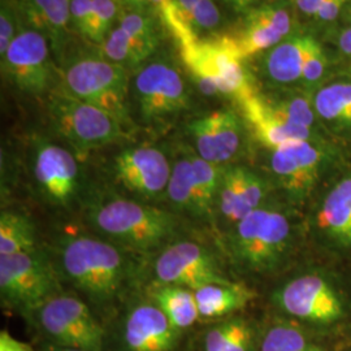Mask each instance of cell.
Instances as JSON below:
<instances>
[{
  "label": "cell",
  "instance_id": "6da1fadb",
  "mask_svg": "<svg viewBox=\"0 0 351 351\" xmlns=\"http://www.w3.org/2000/svg\"><path fill=\"white\" fill-rule=\"evenodd\" d=\"M124 249L101 237L64 236L55 245L53 264L99 316L113 314L130 278Z\"/></svg>",
  "mask_w": 351,
  "mask_h": 351
},
{
  "label": "cell",
  "instance_id": "7a4b0ae2",
  "mask_svg": "<svg viewBox=\"0 0 351 351\" xmlns=\"http://www.w3.org/2000/svg\"><path fill=\"white\" fill-rule=\"evenodd\" d=\"M86 217L101 239L137 252L164 249L178 229L175 213L123 197H107L94 202L88 207Z\"/></svg>",
  "mask_w": 351,
  "mask_h": 351
},
{
  "label": "cell",
  "instance_id": "3957f363",
  "mask_svg": "<svg viewBox=\"0 0 351 351\" xmlns=\"http://www.w3.org/2000/svg\"><path fill=\"white\" fill-rule=\"evenodd\" d=\"M293 241L294 229L288 215L264 204L233 226L226 243L230 258L242 269L269 274L285 262Z\"/></svg>",
  "mask_w": 351,
  "mask_h": 351
},
{
  "label": "cell",
  "instance_id": "277c9868",
  "mask_svg": "<svg viewBox=\"0 0 351 351\" xmlns=\"http://www.w3.org/2000/svg\"><path fill=\"white\" fill-rule=\"evenodd\" d=\"M24 316L40 341L78 350L106 351V324L80 297L60 293Z\"/></svg>",
  "mask_w": 351,
  "mask_h": 351
},
{
  "label": "cell",
  "instance_id": "5b68a950",
  "mask_svg": "<svg viewBox=\"0 0 351 351\" xmlns=\"http://www.w3.org/2000/svg\"><path fill=\"white\" fill-rule=\"evenodd\" d=\"M60 281L52 258L38 247L12 255H0L1 303L20 314H29L63 293Z\"/></svg>",
  "mask_w": 351,
  "mask_h": 351
},
{
  "label": "cell",
  "instance_id": "8992f818",
  "mask_svg": "<svg viewBox=\"0 0 351 351\" xmlns=\"http://www.w3.org/2000/svg\"><path fill=\"white\" fill-rule=\"evenodd\" d=\"M182 58L206 94L230 97L239 101L255 95L243 60L226 36L213 40L193 38L181 45Z\"/></svg>",
  "mask_w": 351,
  "mask_h": 351
},
{
  "label": "cell",
  "instance_id": "52a82bcc",
  "mask_svg": "<svg viewBox=\"0 0 351 351\" xmlns=\"http://www.w3.org/2000/svg\"><path fill=\"white\" fill-rule=\"evenodd\" d=\"M106 329V351H182L185 345V333L150 298L129 302Z\"/></svg>",
  "mask_w": 351,
  "mask_h": 351
},
{
  "label": "cell",
  "instance_id": "ba28073f",
  "mask_svg": "<svg viewBox=\"0 0 351 351\" xmlns=\"http://www.w3.org/2000/svg\"><path fill=\"white\" fill-rule=\"evenodd\" d=\"M52 125L77 154H88L123 138V121L113 113L77 99L65 91L49 101Z\"/></svg>",
  "mask_w": 351,
  "mask_h": 351
},
{
  "label": "cell",
  "instance_id": "9c48e42d",
  "mask_svg": "<svg viewBox=\"0 0 351 351\" xmlns=\"http://www.w3.org/2000/svg\"><path fill=\"white\" fill-rule=\"evenodd\" d=\"M272 301L288 319L301 326L329 328L346 317V306L339 290L317 274L290 278L274 293Z\"/></svg>",
  "mask_w": 351,
  "mask_h": 351
},
{
  "label": "cell",
  "instance_id": "30bf717a",
  "mask_svg": "<svg viewBox=\"0 0 351 351\" xmlns=\"http://www.w3.org/2000/svg\"><path fill=\"white\" fill-rule=\"evenodd\" d=\"M63 81L69 95L125 119L129 77L124 65L104 56L80 58L64 69Z\"/></svg>",
  "mask_w": 351,
  "mask_h": 351
},
{
  "label": "cell",
  "instance_id": "8fae6325",
  "mask_svg": "<svg viewBox=\"0 0 351 351\" xmlns=\"http://www.w3.org/2000/svg\"><path fill=\"white\" fill-rule=\"evenodd\" d=\"M152 274L156 285H176L193 291L228 280L213 252L193 241L171 242L154 261Z\"/></svg>",
  "mask_w": 351,
  "mask_h": 351
},
{
  "label": "cell",
  "instance_id": "7c38bea8",
  "mask_svg": "<svg viewBox=\"0 0 351 351\" xmlns=\"http://www.w3.org/2000/svg\"><path fill=\"white\" fill-rule=\"evenodd\" d=\"M33 178L43 201L58 208L71 207L81 191V172L75 155L52 142H39L33 155Z\"/></svg>",
  "mask_w": 351,
  "mask_h": 351
},
{
  "label": "cell",
  "instance_id": "4fadbf2b",
  "mask_svg": "<svg viewBox=\"0 0 351 351\" xmlns=\"http://www.w3.org/2000/svg\"><path fill=\"white\" fill-rule=\"evenodd\" d=\"M1 60V72L19 90L43 94L52 82L49 40L33 29L21 30Z\"/></svg>",
  "mask_w": 351,
  "mask_h": 351
},
{
  "label": "cell",
  "instance_id": "5bb4252c",
  "mask_svg": "<svg viewBox=\"0 0 351 351\" xmlns=\"http://www.w3.org/2000/svg\"><path fill=\"white\" fill-rule=\"evenodd\" d=\"M134 95L141 117L154 123L188 108L185 82L171 64L158 62L139 71L134 80Z\"/></svg>",
  "mask_w": 351,
  "mask_h": 351
},
{
  "label": "cell",
  "instance_id": "9a60e30c",
  "mask_svg": "<svg viewBox=\"0 0 351 351\" xmlns=\"http://www.w3.org/2000/svg\"><path fill=\"white\" fill-rule=\"evenodd\" d=\"M269 167L281 189L290 199L303 201L314 190L326 155L315 141H303L271 150Z\"/></svg>",
  "mask_w": 351,
  "mask_h": 351
},
{
  "label": "cell",
  "instance_id": "2e32d148",
  "mask_svg": "<svg viewBox=\"0 0 351 351\" xmlns=\"http://www.w3.org/2000/svg\"><path fill=\"white\" fill-rule=\"evenodd\" d=\"M172 173V165L163 151L139 146L123 150L113 162L116 181L130 194L154 201L163 198Z\"/></svg>",
  "mask_w": 351,
  "mask_h": 351
},
{
  "label": "cell",
  "instance_id": "e0dca14e",
  "mask_svg": "<svg viewBox=\"0 0 351 351\" xmlns=\"http://www.w3.org/2000/svg\"><path fill=\"white\" fill-rule=\"evenodd\" d=\"M195 152L202 159L224 167L242 147V123L230 110H217L194 119L188 125Z\"/></svg>",
  "mask_w": 351,
  "mask_h": 351
},
{
  "label": "cell",
  "instance_id": "ac0fdd59",
  "mask_svg": "<svg viewBox=\"0 0 351 351\" xmlns=\"http://www.w3.org/2000/svg\"><path fill=\"white\" fill-rule=\"evenodd\" d=\"M291 14L282 4H265L247 14L245 26L237 36H226L239 58H247L271 50L291 33Z\"/></svg>",
  "mask_w": 351,
  "mask_h": 351
},
{
  "label": "cell",
  "instance_id": "d6986e66",
  "mask_svg": "<svg viewBox=\"0 0 351 351\" xmlns=\"http://www.w3.org/2000/svg\"><path fill=\"white\" fill-rule=\"evenodd\" d=\"M268 184L262 176L241 165H224L216 210L228 224H237L265 204Z\"/></svg>",
  "mask_w": 351,
  "mask_h": 351
},
{
  "label": "cell",
  "instance_id": "ffe728a7",
  "mask_svg": "<svg viewBox=\"0 0 351 351\" xmlns=\"http://www.w3.org/2000/svg\"><path fill=\"white\" fill-rule=\"evenodd\" d=\"M256 138L265 147L275 150L295 142L315 141L314 130L294 125L274 112L261 95L255 94L239 104Z\"/></svg>",
  "mask_w": 351,
  "mask_h": 351
},
{
  "label": "cell",
  "instance_id": "44dd1931",
  "mask_svg": "<svg viewBox=\"0 0 351 351\" xmlns=\"http://www.w3.org/2000/svg\"><path fill=\"white\" fill-rule=\"evenodd\" d=\"M316 226L332 245L351 249V173L326 193L316 215Z\"/></svg>",
  "mask_w": 351,
  "mask_h": 351
},
{
  "label": "cell",
  "instance_id": "7402d4cb",
  "mask_svg": "<svg viewBox=\"0 0 351 351\" xmlns=\"http://www.w3.org/2000/svg\"><path fill=\"white\" fill-rule=\"evenodd\" d=\"M259 326L233 315L204 326L195 342V351H258Z\"/></svg>",
  "mask_w": 351,
  "mask_h": 351
},
{
  "label": "cell",
  "instance_id": "603a6c76",
  "mask_svg": "<svg viewBox=\"0 0 351 351\" xmlns=\"http://www.w3.org/2000/svg\"><path fill=\"white\" fill-rule=\"evenodd\" d=\"M17 11L30 29L47 38L51 47L60 53L68 37L71 0H16Z\"/></svg>",
  "mask_w": 351,
  "mask_h": 351
},
{
  "label": "cell",
  "instance_id": "cb8c5ba5",
  "mask_svg": "<svg viewBox=\"0 0 351 351\" xmlns=\"http://www.w3.org/2000/svg\"><path fill=\"white\" fill-rule=\"evenodd\" d=\"M316 40L310 34H290L264 58V72L277 85L301 82L302 68L306 56Z\"/></svg>",
  "mask_w": 351,
  "mask_h": 351
},
{
  "label": "cell",
  "instance_id": "d4e9b609",
  "mask_svg": "<svg viewBox=\"0 0 351 351\" xmlns=\"http://www.w3.org/2000/svg\"><path fill=\"white\" fill-rule=\"evenodd\" d=\"M195 298L201 322L211 323L237 314L243 310L254 297L252 289L239 282L211 284L197 289Z\"/></svg>",
  "mask_w": 351,
  "mask_h": 351
},
{
  "label": "cell",
  "instance_id": "484cf974",
  "mask_svg": "<svg viewBox=\"0 0 351 351\" xmlns=\"http://www.w3.org/2000/svg\"><path fill=\"white\" fill-rule=\"evenodd\" d=\"M258 351H326L306 326L288 317H276L259 326Z\"/></svg>",
  "mask_w": 351,
  "mask_h": 351
},
{
  "label": "cell",
  "instance_id": "4316f807",
  "mask_svg": "<svg viewBox=\"0 0 351 351\" xmlns=\"http://www.w3.org/2000/svg\"><path fill=\"white\" fill-rule=\"evenodd\" d=\"M150 300L167 316L177 330L188 333L199 319L195 293L176 285H156L151 290Z\"/></svg>",
  "mask_w": 351,
  "mask_h": 351
},
{
  "label": "cell",
  "instance_id": "83f0119b",
  "mask_svg": "<svg viewBox=\"0 0 351 351\" xmlns=\"http://www.w3.org/2000/svg\"><path fill=\"white\" fill-rule=\"evenodd\" d=\"M315 112L328 124L351 128V82L339 81L326 85L315 93Z\"/></svg>",
  "mask_w": 351,
  "mask_h": 351
},
{
  "label": "cell",
  "instance_id": "f1b7e54d",
  "mask_svg": "<svg viewBox=\"0 0 351 351\" xmlns=\"http://www.w3.org/2000/svg\"><path fill=\"white\" fill-rule=\"evenodd\" d=\"M36 226L25 213L3 210L0 215V255L37 249Z\"/></svg>",
  "mask_w": 351,
  "mask_h": 351
},
{
  "label": "cell",
  "instance_id": "f546056e",
  "mask_svg": "<svg viewBox=\"0 0 351 351\" xmlns=\"http://www.w3.org/2000/svg\"><path fill=\"white\" fill-rule=\"evenodd\" d=\"M165 198L176 210L197 216V188L191 152L178 158L172 165Z\"/></svg>",
  "mask_w": 351,
  "mask_h": 351
},
{
  "label": "cell",
  "instance_id": "4dcf8cb0",
  "mask_svg": "<svg viewBox=\"0 0 351 351\" xmlns=\"http://www.w3.org/2000/svg\"><path fill=\"white\" fill-rule=\"evenodd\" d=\"M156 47L158 45L133 38L117 26L101 43V56L128 68L146 60Z\"/></svg>",
  "mask_w": 351,
  "mask_h": 351
},
{
  "label": "cell",
  "instance_id": "1f68e13d",
  "mask_svg": "<svg viewBox=\"0 0 351 351\" xmlns=\"http://www.w3.org/2000/svg\"><path fill=\"white\" fill-rule=\"evenodd\" d=\"M191 160L197 188V217H206L216 210L224 167L202 159L197 152L191 154Z\"/></svg>",
  "mask_w": 351,
  "mask_h": 351
},
{
  "label": "cell",
  "instance_id": "d6a6232c",
  "mask_svg": "<svg viewBox=\"0 0 351 351\" xmlns=\"http://www.w3.org/2000/svg\"><path fill=\"white\" fill-rule=\"evenodd\" d=\"M173 3L180 23L194 36L220 24V12L213 0H173Z\"/></svg>",
  "mask_w": 351,
  "mask_h": 351
},
{
  "label": "cell",
  "instance_id": "836d02e7",
  "mask_svg": "<svg viewBox=\"0 0 351 351\" xmlns=\"http://www.w3.org/2000/svg\"><path fill=\"white\" fill-rule=\"evenodd\" d=\"M267 104L274 112L294 125L303 126L314 130L316 112L313 101L302 97H291L282 99H265Z\"/></svg>",
  "mask_w": 351,
  "mask_h": 351
},
{
  "label": "cell",
  "instance_id": "e575fe53",
  "mask_svg": "<svg viewBox=\"0 0 351 351\" xmlns=\"http://www.w3.org/2000/svg\"><path fill=\"white\" fill-rule=\"evenodd\" d=\"M123 0H94L93 24L88 40L103 43L110 36V30L116 20L123 16Z\"/></svg>",
  "mask_w": 351,
  "mask_h": 351
},
{
  "label": "cell",
  "instance_id": "d590c367",
  "mask_svg": "<svg viewBox=\"0 0 351 351\" xmlns=\"http://www.w3.org/2000/svg\"><path fill=\"white\" fill-rule=\"evenodd\" d=\"M119 27H121L125 33L139 40L150 42V43H159V36L156 32L155 21L152 20L150 14L139 11L123 13L120 17Z\"/></svg>",
  "mask_w": 351,
  "mask_h": 351
},
{
  "label": "cell",
  "instance_id": "8d00e7d4",
  "mask_svg": "<svg viewBox=\"0 0 351 351\" xmlns=\"http://www.w3.org/2000/svg\"><path fill=\"white\" fill-rule=\"evenodd\" d=\"M326 65L328 58L326 52L323 50L322 45L317 40H315L303 63L301 82L307 86L317 84L326 75Z\"/></svg>",
  "mask_w": 351,
  "mask_h": 351
},
{
  "label": "cell",
  "instance_id": "74e56055",
  "mask_svg": "<svg viewBox=\"0 0 351 351\" xmlns=\"http://www.w3.org/2000/svg\"><path fill=\"white\" fill-rule=\"evenodd\" d=\"M0 59L5 55L13 39L20 33L17 32V16H16V1L14 4L11 0H1L0 8Z\"/></svg>",
  "mask_w": 351,
  "mask_h": 351
},
{
  "label": "cell",
  "instance_id": "f35d334b",
  "mask_svg": "<svg viewBox=\"0 0 351 351\" xmlns=\"http://www.w3.org/2000/svg\"><path fill=\"white\" fill-rule=\"evenodd\" d=\"M94 0H71V23L81 36L90 37Z\"/></svg>",
  "mask_w": 351,
  "mask_h": 351
},
{
  "label": "cell",
  "instance_id": "ab89813d",
  "mask_svg": "<svg viewBox=\"0 0 351 351\" xmlns=\"http://www.w3.org/2000/svg\"><path fill=\"white\" fill-rule=\"evenodd\" d=\"M349 1L350 0H326L315 19L322 23H330L339 17V13L348 7Z\"/></svg>",
  "mask_w": 351,
  "mask_h": 351
},
{
  "label": "cell",
  "instance_id": "60d3db41",
  "mask_svg": "<svg viewBox=\"0 0 351 351\" xmlns=\"http://www.w3.org/2000/svg\"><path fill=\"white\" fill-rule=\"evenodd\" d=\"M0 351H37V349L27 342L13 337L7 329H3L0 332Z\"/></svg>",
  "mask_w": 351,
  "mask_h": 351
},
{
  "label": "cell",
  "instance_id": "b9f144b4",
  "mask_svg": "<svg viewBox=\"0 0 351 351\" xmlns=\"http://www.w3.org/2000/svg\"><path fill=\"white\" fill-rule=\"evenodd\" d=\"M324 1L326 0H293L295 8L300 12L306 14V16H311L314 19Z\"/></svg>",
  "mask_w": 351,
  "mask_h": 351
},
{
  "label": "cell",
  "instance_id": "7bdbcfd3",
  "mask_svg": "<svg viewBox=\"0 0 351 351\" xmlns=\"http://www.w3.org/2000/svg\"><path fill=\"white\" fill-rule=\"evenodd\" d=\"M339 50L351 62V25L345 26L341 29L337 37Z\"/></svg>",
  "mask_w": 351,
  "mask_h": 351
},
{
  "label": "cell",
  "instance_id": "ee69618b",
  "mask_svg": "<svg viewBox=\"0 0 351 351\" xmlns=\"http://www.w3.org/2000/svg\"><path fill=\"white\" fill-rule=\"evenodd\" d=\"M37 351H85L78 350V349H71V348H63V346H58L53 343H49L45 341H40L38 345Z\"/></svg>",
  "mask_w": 351,
  "mask_h": 351
},
{
  "label": "cell",
  "instance_id": "f6af8a7d",
  "mask_svg": "<svg viewBox=\"0 0 351 351\" xmlns=\"http://www.w3.org/2000/svg\"><path fill=\"white\" fill-rule=\"evenodd\" d=\"M224 1L228 3L230 7H233L234 10L242 11V10L249 8L254 3H256V1H259V0H224Z\"/></svg>",
  "mask_w": 351,
  "mask_h": 351
},
{
  "label": "cell",
  "instance_id": "bcb514c9",
  "mask_svg": "<svg viewBox=\"0 0 351 351\" xmlns=\"http://www.w3.org/2000/svg\"><path fill=\"white\" fill-rule=\"evenodd\" d=\"M128 7L133 8V11H139V12H145V7L149 5L147 0H123Z\"/></svg>",
  "mask_w": 351,
  "mask_h": 351
},
{
  "label": "cell",
  "instance_id": "7dc6e473",
  "mask_svg": "<svg viewBox=\"0 0 351 351\" xmlns=\"http://www.w3.org/2000/svg\"><path fill=\"white\" fill-rule=\"evenodd\" d=\"M349 25H351V12L349 13Z\"/></svg>",
  "mask_w": 351,
  "mask_h": 351
}]
</instances>
